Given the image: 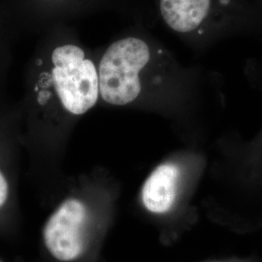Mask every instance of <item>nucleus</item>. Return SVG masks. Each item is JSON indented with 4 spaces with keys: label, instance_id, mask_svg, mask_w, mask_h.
<instances>
[{
    "label": "nucleus",
    "instance_id": "6",
    "mask_svg": "<svg viewBox=\"0 0 262 262\" xmlns=\"http://www.w3.org/2000/svg\"><path fill=\"white\" fill-rule=\"evenodd\" d=\"M9 193V186L6 181V178L0 171V208L3 206L8 198Z\"/></svg>",
    "mask_w": 262,
    "mask_h": 262
},
{
    "label": "nucleus",
    "instance_id": "3",
    "mask_svg": "<svg viewBox=\"0 0 262 262\" xmlns=\"http://www.w3.org/2000/svg\"><path fill=\"white\" fill-rule=\"evenodd\" d=\"M53 81L66 111L80 116L90 111L99 96L98 72L75 45H63L52 54Z\"/></svg>",
    "mask_w": 262,
    "mask_h": 262
},
{
    "label": "nucleus",
    "instance_id": "7",
    "mask_svg": "<svg viewBox=\"0 0 262 262\" xmlns=\"http://www.w3.org/2000/svg\"><path fill=\"white\" fill-rule=\"evenodd\" d=\"M255 2L257 3V5L259 6V8H260L262 11V0H255Z\"/></svg>",
    "mask_w": 262,
    "mask_h": 262
},
{
    "label": "nucleus",
    "instance_id": "5",
    "mask_svg": "<svg viewBox=\"0 0 262 262\" xmlns=\"http://www.w3.org/2000/svg\"><path fill=\"white\" fill-rule=\"evenodd\" d=\"M180 170L171 163L161 164L146 180L142 189L144 206L151 213L164 214L172 208L177 196Z\"/></svg>",
    "mask_w": 262,
    "mask_h": 262
},
{
    "label": "nucleus",
    "instance_id": "1",
    "mask_svg": "<svg viewBox=\"0 0 262 262\" xmlns=\"http://www.w3.org/2000/svg\"><path fill=\"white\" fill-rule=\"evenodd\" d=\"M159 11L172 30L206 45L262 23L255 0H159Z\"/></svg>",
    "mask_w": 262,
    "mask_h": 262
},
{
    "label": "nucleus",
    "instance_id": "4",
    "mask_svg": "<svg viewBox=\"0 0 262 262\" xmlns=\"http://www.w3.org/2000/svg\"><path fill=\"white\" fill-rule=\"evenodd\" d=\"M88 209L81 200L68 198L48 220L43 239L49 253L62 262L73 261L84 251Z\"/></svg>",
    "mask_w": 262,
    "mask_h": 262
},
{
    "label": "nucleus",
    "instance_id": "2",
    "mask_svg": "<svg viewBox=\"0 0 262 262\" xmlns=\"http://www.w3.org/2000/svg\"><path fill=\"white\" fill-rule=\"evenodd\" d=\"M149 44L137 37L123 38L113 43L99 64V95L105 102L123 106L141 94L140 73L151 61Z\"/></svg>",
    "mask_w": 262,
    "mask_h": 262
}]
</instances>
